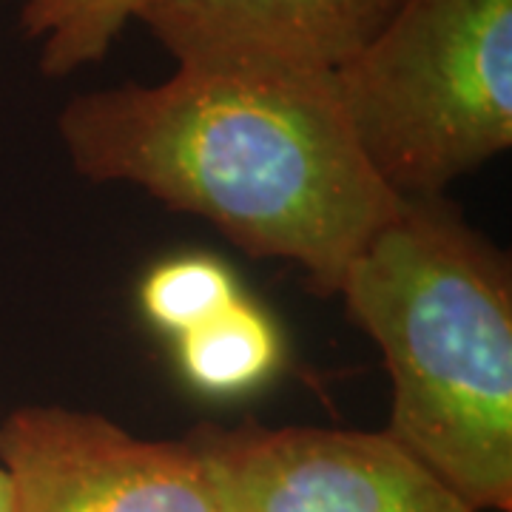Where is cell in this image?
I'll use <instances>...</instances> for the list:
<instances>
[{"label": "cell", "mask_w": 512, "mask_h": 512, "mask_svg": "<svg viewBox=\"0 0 512 512\" xmlns=\"http://www.w3.org/2000/svg\"><path fill=\"white\" fill-rule=\"evenodd\" d=\"M183 441L220 512H476L384 430L205 421Z\"/></svg>", "instance_id": "4"}, {"label": "cell", "mask_w": 512, "mask_h": 512, "mask_svg": "<svg viewBox=\"0 0 512 512\" xmlns=\"http://www.w3.org/2000/svg\"><path fill=\"white\" fill-rule=\"evenodd\" d=\"M402 0H154L143 15L183 69L330 77Z\"/></svg>", "instance_id": "6"}, {"label": "cell", "mask_w": 512, "mask_h": 512, "mask_svg": "<svg viewBox=\"0 0 512 512\" xmlns=\"http://www.w3.org/2000/svg\"><path fill=\"white\" fill-rule=\"evenodd\" d=\"M239 296L237 279L220 259L185 254L165 259L148 271L140 282V311L154 328L177 339L214 319Z\"/></svg>", "instance_id": "9"}, {"label": "cell", "mask_w": 512, "mask_h": 512, "mask_svg": "<svg viewBox=\"0 0 512 512\" xmlns=\"http://www.w3.org/2000/svg\"><path fill=\"white\" fill-rule=\"evenodd\" d=\"M57 134L92 183L143 188L242 254L296 262L336 296L402 197L367 163L330 77L183 69L72 97Z\"/></svg>", "instance_id": "1"}, {"label": "cell", "mask_w": 512, "mask_h": 512, "mask_svg": "<svg viewBox=\"0 0 512 512\" xmlns=\"http://www.w3.org/2000/svg\"><path fill=\"white\" fill-rule=\"evenodd\" d=\"M154 0H23L20 32L37 43L46 77H66L109 55L128 20H140Z\"/></svg>", "instance_id": "8"}, {"label": "cell", "mask_w": 512, "mask_h": 512, "mask_svg": "<svg viewBox=\"0 0 512 512\" xmlns=\"http://www.w3.org/2000/svg\"><path fill=\"white\" fill-rule=\"evenodd\" d=\"M0 512H12V487L3 467H0Z\"/></svg>", "instance_id": "10"}, {"label": "cell", "mask_w": 512, "mask_h": 512, "mask_svg": "<svg viewBox=\"0 0 512 512\" xmlns=\"http://www.w3.org/2000/svg\"><path fill=\"white\" fill-rule=\"evenodd\" d=\"M393 382L384 433L476 512L512 510V265L444 194L402 197L336 288Z\"/></svg>", "instance_id": "2"}, {"label": "cell", "mask_w": 512, "mask_h": 512, "mask_svg": "<svg viewBox=\"0 0 512 512\" xmlns=\"http://www.w3.org/2000/svg\"><path fill=\"white\" fill-rule=\"evenodd\" d=\"M330 86L390 191L444 194L512 146V0H402Z\"/></svg>", "instance_id": "3"}, {"label": "cell", "mask_w": 512, "mask_h": 512, "mask_svg": "<svg viewBox=\"0 0 512 512\" xmlns=\"http://www.w3.org/2000/svg\"><path fill=\"white\" fill-rule=\"evenodd\" d=\"M12 512H220L183 439H140L92 410L26 404L0 421Z\"/></svg>", "instance_id": "5"}, {"label": "cell", "mask_w": 512, "mask_h": 512, "mask_svg": "<svg viewBox=\"0 0 512 512\" xmlns=\"http://www.w3.org/2000/svg\"><path fill=\"white\" fill-rule=\"evenodd\" d=\"M183 379L202 396L234 399L256 390L282 365L276 322L245 293L234 305L177 336Z\"/></svg>", "instance_id": "7"}]
</instances>
